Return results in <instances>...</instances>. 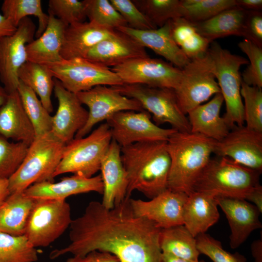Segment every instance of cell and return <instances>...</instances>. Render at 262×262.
<instances>
[{
	"mask_svg": "<svg viewBox=\"0 0 262 262\" xmlns=\"http://www.w3.org/2000/svg\"><path fill=\"white\" fill-rule=\"evenodd\" d=\"M126 198L112 209L98 201L90 202L83 213L72 219L70 243L49 254L53 260L66 254L83 256L95 250L105 251L120 262H161V229L135 215Z\"/></svg>",
	"mask_w": 262,
	"mask_h": 262,
	"instance_id": "1",
	"label": "cell"
},
{
	"mask_svg": "<svg viewBox=\"0 0 262 262\" xmlns=\"http://www.w3.org/2000/svg\"><path fill=\"white\" fill-rule=\"evenodd\" d=\"M127 174L126 198L138 191L151 199L167 189L170 159L166 141L138 142L121 147Z\"/></svg>",
	"mask_w": 262,
	"mask_h": 262,
	"instance_id": "2",
	"label": "cell"
},
{
	"mask_svg": "<svg viewBox=\"0 0 262 262\" xmlns=\"http://www.w3.org/2000/svg\"><path fill=\"white\" fill-rule=\"evenodd\" d=\"M215 140L192 132L176 131L166 141L170 159L167 189L189 195L210 160Z\"/></svg>",
	"mask_w": 262,
	"mask_h": 262,
	"instance_id": "3",
	"label": "cell"
},
{
	"mask_svg": "<svg viewBox=\"0 0 262 262\" xmlns=\"http://www.w3.org/2000/svg\"><path fill=\"white\" fill-rule=\"evenodd\" d=\"M261 173L229 158L211 159L196 179L193 192L245 199L249 192L260 183Z\"/></svg>",
	"mask_w": 262,
	"mask_h": 262,
	"instance_id": "4",
	"label": "cell"
},
{
	"mask_svg": "<svg viewBox=\"0 0 262 262\" xmlns=\"http://www.w3.org/2000/svg\"><path fill=\"white\" fill-rule=\"evenodd\" d=\"M66 145L51 131L35 137L21 165L8 179L10 194L24 192L36 183L54 182Z\"/></svg>",
	"mask_w": 262,
	"mask_h": 262,
	"instance_id": "5",
	"label": "cell"
},
{
	"mask_svg": "<svg viewBox=\"0 0 262 262\" xmlns=\"http://www.w3.org/2000/svg\"><path fill=\"white\" fill-rule=\"evenodd\" d=\"M208 51L213 62L216 79L226 104V113L223 117L230 130L236 125L243 126L242 80L239 70L249 62L242 56L231 53L217 42H213Z\"/></svg>",
	"mask_w": 262,
	"mask_h": 262,
	"instance_id": "6",
	"label": "cell"
},
{
	"mask_svg": "<svg viewBox=\"0 0 262 262\" xmlns=\"http://www.w3.org/2000/svg\"><path fill=\"white\" fill-rule=\"evenodd\" d=\"M112 140L110 130L106 122L87 136L74 138L66 145L54 178L66 173L87 178L93 177L100 170L101 161Z\"/></svg>",
	"mask_w": 262,
	"mask_h": 262,
	"instance_id": "7",
	"label": "cell"
},
{
	"mask_svg": "<svg viewBox=\"0 0 262 262\" xmlns=\"http://www.w3.org/2000/svg\"><path fill=\"white\" fill-rule=\"evenodd\" d=\"M122 95L137 100L152 115L157 126L165 123L181 132H191L186 115L180 110L173 90L139 84L113 86Z\"/></svg>",
	"mask_w": 262,
	"mask_h": 262,
	"instance_id": "8",
	"label": "cell"
},
{
	"mask_svg": "<svg viewBox=\"0 0 262 262\" xmlns=\"http://www.w3.org/2000/svg\"><path fill=\"white\" fill-rule=\"evenodd\" d=\"M173 91L179 106L185 115L212 96L220 93L214 63L208 51L191 60L181 69L180 80Z\"/></svg>",
	"mask_w": 262,
	"mask_h": 262,
	"instance_id": "9",
	"label": "cell"
},
{
	"mask_svg": "<svg viewBox=\"0 0 262 262\" xmlns=\"http://www.w3.org/2000/svg\"><path fill=\"white\" fill-rule=\"evenodd\" d=\"M72 220L66 200L34 199L24 235L34 247H46L69 228Z\"/></svg>",
	"mask_w": 262,
	"mask_h": 262,
	"instance_id": "10",
	"label": "cell"
},
{
	"mask_svg": "<svg viewBox=\"0 0 262 262\" xmlns=\"http://www.w3.org/2000/svg\"><path fill=\"white\" fill-rule=\"evenodd\" d=\"M47 66L54 78L59 81L66 89L75 94L98 85L115 86L124 84L110 68L84 58L63 59Z\"/></svg>",
	"mask_w": 262,
	"mask_h": 262,
	"instance_id": "11",
	"label": "cell"
},
{
	"mask_svg": "<svg viewBox=\"0 0 262 262\" xmlns=\"http://www.w3.org/2000/svg\"><path fill=\"white\" fill-rule=\"evenodd\" d=\"M146 110L123 111L115 114L105 122L109 127L112 139L124 147L138 142L167 141L177 131L162 128L152 121Z\"/></svg>",
	"mask_w": 262,
	"mask_h": 262,
	"instance_id": "12",
	"label": "cell"
},
{
	"mask_svg": "<svg viewBox=\"0 0 262 262\" xmlns=\"http://www.w3.org/2000/svg\"><path fill=\"white\" fill-rule=\"evenodd\" d=\"M76 94L81 103L88 108L86 123L76 134V139L85 136L95 125L119 112L144 110L137 100L122 95L113 86L98 85Z\"/></svg>",
	"mask_w": 262,
	"mask_h": 262,
	"instance_id": "13",
	"label": "cell"
},
{
	"mask_svg": "<svg viewBox=\"0 0 262 262\" xmlns=\"http://www.w3.org/2000/svg\"><path fill=\"white\" fill-rule=\"evenodd\" d=\"M35 29L32 20L26 17L13 34L0 38V81L8 94L17 90L18 72L27 61L26 46L34 40Z\"/></svg>",
	"mask_w": 262,
	"mask_h": 262,
	"instance_id": "14",
	"label": "cell"
},
{
	"mask_svg": "<svg viewBox=\"0 0 262 262\" xmlns=\"http://www.w3.org/2000/svg\"><path fill=\"white\" fill-rule=\"evenodd\" d=\"M110 68L124 84H139L172 90L177 86L181 75V69L149 56L132 59Z\"/></svg>",
	"mask_w": 262,
	"mask_h": 262,
	"instance_id": "15",
	"label": "cell"
},
{
	"mask_svg": "<svg viewBox=\"0 0 262 262\" xmlns=\"http://www.w3.org/2000/svg\"><path fill=\"white\" fill-rule=\"evenodd\" d=\"M213 153L262 172V132L236 125L223 139L214 141Z\"/></svg>",
	"mask_w": 262,
	"mask_h": 262,
	"instance_id": "16",
	"label": "cell"
},
{
	"mask_svg": "<svg viewBox=\"0 0 262 262\" xmlns=\"http://www.w3.org/2000/svg\"><path fill=\"white\" fill-rule=\"evenodd\" d=\"M188 195L168 189L148 201L130 198L134 214L164 229L183 225L182 211Z\"/></svg>",
	"mask_w": 262,
	"mask_h": 262,
	"instance_id": "17",
	"label": "cell"
},
{
	"mask_svg": "<svg viewBox=\"0 0 262 262\" xmlns=\"http://www.w3.org/2000/svg\"><path fill=\"white\" fill-rule=\"evenodd\" d=\"M54 82L53 91L58 107L52 116L51 132L66 145L85 125L88 112L76 94L66 89L56 79H54Z\"/></svg>",
	"mask_w": 262,
	"mask_h": 262,
	"instance_id": "18",
	"label": "cell"
},
{
	"mask_svg": "<svg viewBox=\"0 0 262 262\" xmlns=\"http://www.w3.org/2000/svg\"><path fill=\"white\" fill-rule=\"evenodd\" d=\"M145 48L129 35L116 30L95 46L86 59L110 68L132 59L148 57Z\"/></svg>",
	"mask_w": 262,
	"mask_h": 262,
	"instance_id": "19",
	"label": "cell"
},
{
	"mask_svg": "<svg viewBox=\"0 0 262 262\" xmlns=\"http://www.w3.org/2000/svg\"><path fill=\"white\" fill-rule=\"evenodd\" d=\"M216 197L230 229L229 246L232 249H236L246 241L252 231L262 228L259 219L261 213L256 206L244 199Z\"/></svg>",
	"mask_w": 262,
	"mask_h": 262,
	"instance_id": "20",
	"label": "cell"
},
{
	"mask_svg": "<svg viewBox=\"0 0 262 262\" xmlns=\"http://www.w3.org/2000/svg\"><path fill=\"white\" fill-rule=\"evenodd\" d=\"M103 183L101 202L108 209L120 204L126 198L128 187L127 174L121 158V147L112 139L101 163Z\"/></svg>",
	"mask_w": 262,
	"mask_h": 262,
	"instance_id": "21",
	"label": "cell"
},
{
	"mask_svg": "<svg viewBox=\"0 0 262 262\" xmlns=\"http://www.w3.org/2000/svg\"><path fill=\"white\" fill-rule=\"evenodd\" d=\"M102 195L103 183L100 175L87 178L79 174L65 177L57 182L44 181L34 183L24 191L34 198L66 200L71 196L89 192Z\"/></svg>",
	"mask_w": 262,
	"mask_h": 262,
	"instance_id": "22",
	"label": "cell"
},
{
	"mask_svg": "<svg viewBox=\"0 0 262 262\" xmlns=\"http://www.w3.org/2000/svg\"><path fill=\"white\" fill-rule=\"evenodd\" d=\"M116 30L129 35L145 48L152 49L178 68L182 69L190 61L174 41L170 21L153 29L138 30L125 26Z\"/></svg>",
	"mask_w": 262,
	"mask_h": 262,
	"instance_id": "23",
	"label": "cell"
},
{
	"mask_svg": "<svg viewBox=\"0 0 262 262\" xmlns=\"http://www.w3.org/2000/svg\"><path fill=\"white\" fill-rule=\"evenodd\" d=\"M115 30L88 21L71 24L66 27L61 51L63 59L85 58L98 43L109 36Z\"/></svg>",
	"mask_w": 262,
	"mask_h": 262,
	"instance_id": "24",
	"label": "cell"
},
{
	"mask_svg": "<svg viewBox=\"0 0 262 262\" xmlns=\"http://www.w3.org/2000/svg\"><path fill=\"white\" fill-rule=\"evenodd\" d=\"M218 206L215 196L203 192H192L188 195L183 208V224L195 237L206 233L218 221Z\"/></svg>",
	"mask_w": 262,
	"mask_h": 262,
	"instance_id": "25",
	"label": "cell"
},
{
	"mask_svg": "<svg viewBox=\"0 0 262 262\" xmlns=\"http://www.w3.org/2000/svg\"><path fill=\"white\" fill-rule=\"evenodd\" d=\"M0 135L30 145L35 138L33 126L17 90L8 94L0 108Z\"/></svg>",
	"mask_w": 262,
	"mask_h": 262,
	"instance_id": "26",
	"label": "cell"
},
{
	"mask_svg": "<svg viewBox=\"0 0 262 262\" xmlns=\"http://www.w3.org/2000/svg\"><path fill=\"white\" fill-rule=\"evenodd\" d=\"M224 99L220 93L208 102L195 107L188 114L191 132L204 135L215 141L223 139L230 131L220 115Z\"/></svg>",
	"mask_w": 262,
	"mask_h": 262,
	"instance_id": "27",
	"label": "cell"
},
{
	"mask_svg": "<svg viewBox=\"0 0 262 262\" xmlns=\"http://www.w3.org/2000/svg\"><path fill=\"white\" fill-rule=\"evenodd\" d=\"M46 29L40 36L26 46L27 61L49 66L61 61V51L66 27L50 14Z\"/></svg>",
	"mask_w": 262,
	"mask_h": 262,
	"instance_id": "28",
	"label": "cell"
},
{
	"mask_svg": "<svg viewBox=\"0 0 262 262\" xmlns=\"http://www.w3.org/2000/svg\"><path fill=\"white\" fill-rule=\"evenodd\" d=\"M247 12L248 11L235 6L221 12L207 20L193 23L197 31L210 42L230 35L246 38Z\"/></svg>",
	"mask_w": 262,
	"mask_h": 262,
	"instance_id": "29",
	"label": "cell"
},
{
	"mask_svg": "<svg viewBox=\"0 0 262 262\" xmlns=\"http://www.w3.org/2000/svg\"><path fill=\"white\" fill-rule=\"evenodd\" d=\"M34 200L24 192L10 194L0 206V232L16 236L24 235Z\"/></svg>",
	"mask_w": 262,
	"mask_h": 262,
	"instance_id": "30",
	"label": "cell"
},
{
	"mask_svg": "<svg viewBox=\"0 0 262 262\" xmlns=\"http://www.w3.org/2000/svg\"><path fill=\"white\" fill-rule=\"evenodd\" d=\"M19 81L31 88L39 98L44 107L53 111L51 96L54 89L53 74L47 66L27 61L18 72Z\"/></svg>",
	"mask_w": 262,
	"mask_h": 262,
	"instance_id": "31",
	"label": "cell"
},
{
	"mask_svg": "<svg viewBox=\"0 0 262 262\" xmlns=\"http://www.w3.org/2000/svg\"><path fill=\"white\" fill-rule=\"evenodd\" d=\"M159 244L162 252L192 261H198L196 240L184 225L161 229Z\"/></svg>",
	"mask_w": 262,
	"mask_h": 262,
	"instance_id": "32",
	"label": "cell"
},
{
	"mask_svg": "<svg viewBox=\"0 0 262 262\" xmlns=\"http://www.w3.org/2000/svg\"><path fill=\"white\" fill-rule=\"evenodd\" d=\"M170 24L174 41L190 60L208 52L211 42L197 31L193 22L179 17L171 20Z\"/></svg>",
	"mask_w": 262,
	"mask_h": 262,
	"instance_id": "33",
	"label": "cell"
},
{
	"mask_svg": "<svg viewBox=\"0 0 262 262\" xmlns=\"http://www.w3.org/2000/svg\"><path fill=\"white\" fill-rule=\"evenodd\" d=\"M1 10L2 15L16 27L28 16L36 17L38 27L35 36L37 38L43 33L48 24L49 16L43 12L40 0H4Z\"/></svg>",
	"mask_w": 262,
	"mask_h": 262,
	"instance_id": "34",
	"label": "cell"
},
{
	"mask_svg": "<svg viewBox=\"0 0 262 262\" xmlns=\"http://www.w3.org/2000/svg\"><path fill=\"white\" fill-rule=\"evenodd\" d=\"M17 91L23 108L33 126L35 137L50 132L52 116L44 107L36 94L20 81Z\"/></svg>",
	"mask_w": 262,
	"mask_h": 262,
	"instance_id": "35",
	"label": "cell"
},
{
	"mask_svg": "<svg viewBox=\"0 0 262 262\" xmlns=\"http://www.w3.org/2000/svg\"><path fill=\"white\" fill-rule=\"evenodd\" d=\"M38 251L25 235L0 232V262H36Z\"/></svg>",
	"mask_w": 262,
	"mask_h": 262,
	"instance_id": "36",
	"label": "cell"
},
{
	"mask_svg": "<svg viewBox=\"0 0 262 262\" xmlns=\"http://www.w3.org/2000/svg\"><path fill=\"white\" fill-rule=\"evenodd\" d=\"M181 17L193 23L207 20L236 6V0H180Z\"/></svg>",
	"mask_w": 262,
	"mask_h": 262,
	"instance_id": "37",
	"label": "cell"
},
{
	"mask_svg": "<svg viewBox=\"0 0 262 262\" xmlns=\"http://www.w3.org/2000/svg\"><path fill=\"white\" fill-rule=\"evenodd\" d=\"M137 8L157 28L181 17L179 0H132Z\"/></svg>",
	"mask_w": 262,
	"mask_h": 262,
	"instance_id": "38",
	"label": "cell"
},
{
	"mask_svg": "<svg viewBox=\"0 0 262 262\" xmlns=\"http://www.w3.org/2000/svg\"><path fill=\"white\" fill-rule=\"evenodd\" d=\"M86 17L89 21L116 30L127 26L118 11L108 0H84Z\"/></svg>",
	"mask_w": 262,
	"mask_h": 262,
	"instance_id": "39",
	"label": "cell"
},
{
	"mask_svg": "<svg viewBox=\"0 0 262 262\" xmlns=\"http://www.w3.org/2000/svg\"><path fill=\"white\" fill-rule=\"evenodd\" d=\"M29 146L21 142H10L0 135V178L8 179L16 171Z\"/></svg>",
	"mask_w": 262,
	"mask_h": 262,
	"instance_id": "40",
	"label": "cell"
},
{
	"mask_svg": "<svg viewBox=\"0 0 262 262\" xmlns=\"http://www.w3.org/2000/svg\"><path fill=\"white\" fill-rule=\"evenodd\" d=\"M241 95L244 99V111L246 127L262 132V90L242 82Z\"/></svg>",
	"mask_w": 262,
	"mask_h": 262,
	"instance_id": "41",
	"label": "cell"
},
{
	"mask_svg": "<svg viewBox=\"0 0 262 262\" xmlns=\"http://www.w3.org/2000/svg\"><path fill=\"white\" fill-rule=\"evenodd\" d=\"M238 46L248 58L249 64L242 74L243 82L247 85L262 88V48L244 38Z\"/></svg>",
	"mask_w": 262,
	"mask_h": 262,
	"instance_id": "42",
	"label": "cell"
},
{
	"mask_svg": "<svg viewBox=\"0 0 262 262\" xmlns=\"http://www.w3.org/2000/svg\"><path fill=\"white\" fill-rule=\"evenodd\" d=\"M49 14L60 20L67 26L84 22L86 17L84 0H49Z\"/></svg>",
	"mask_w": 262,
	"mask_h": 262,
	"instance_id": "43",
	"label": "cell"
},
{
	"mask_svg": "<svg viewBox=\"0 0 262 262\" xmlns=\"http://www.w3.org/2000/svg\"><path fill=\"white\" fill-rule=\"evenodd\" d=\"M196 238L200 254L205 255L213 262H246L244 256L228 252L220 241L206 233L199 234Z\"/></svg>",
	"mask_w": 262,
	"mask_h": 262,
	"instance_id": "44",
	"label": "cell"
},
{
	"mask_svg": "<svg viewBox=\"0 0 262 262\" xmlns=\"http://www.w3.org/2000/svg\"><path fill=\"white\" fill-rule=\"evenodd\" d=\"M110 1L125 20L128 27L138 30L157 28L132 0H110Z\"/></svg>",
	"mask_w": 262,
	"mask_h": 262,
	"instance_id": "45",
	"label": "cell"
},
{
	"mask_svg": "<svg viewBox=\"0 0 262 262\" xmlns=\"http://www.w3.org/2000/svg\"><path fill=\"white\" fill-rule=\"evenodd\" d=\"M246 37L262 48L261 11H248L246 21Z\"/></svg>",
	"mask_w": 262,
	"mask_h": 262,
	"instance_id": "46",
	"label": "cell"
},
{
	"mask_svg": "<svg viewBox=\"0 0 262 262\" xmlns=\"http://www.w3.org/2000/svg\"><path fill=\"white\" fill-rule=\"evenodd\" d=\"M64 262H120L115 256L98 250L92 251L83 256H73Z\"/></svg>",
	"mask_w": 262,
	"mask_h": 262,
	"instance_id": "47",
	"label": "cell"
},
{
	"mask_svg": "<svg viewBox=\"0 0 262 262\" xmlns=\"http://www.w3.org/2000/svg\"><path fill=\"white\" fill-rule=\"evenodd\" d=\"M245 199L252 202L262 213V186L260 183L257 184L249 192Z\"/></svg>",
	"mask_w": 262,
	"mask_h": 262,
	"instance_id": "48",
	"label": "cell"
},
{
	"mask_svg": "<svg viewBox=\"0 0 262 262\" xmlns=\"http://www.w3.org/2000/svg\"><path fill=\"white\" fill-rule=\"evenodd\" d=\"M236 6L248 11H261L262 0H236Z\"/></svg>",
	"mask_w": 262,
	"mask_h": 262,
	"instance_id": "49",
	"label": "cell"
},
{
	"mask_svg": "<svg viewBox=\"0 0 262 262\" xmlns=\"http://www.w3.org/2000/svg\"><path fill=\"white\" fill-rule=\"evenodd\" d=\"M17 27L0 13V38L13 34L16 31Z\"/></svg>",
	"mask_w": 262,
	"mask_h": 262,
	"instance_id": "50",
	"label": "cell"
},
{
	"mask_svg": "<svg viewBox=\"0 0 262 262\" xmlns=\"http://www.w3.org/2000/svg\"><path fill=\"white\" fill-rule=\"evenodd\" d=\"M251 251L254 262H262V239L255 240L251 245Z\"/></svg>",
	"mask_w": 262,
	"mask_h": 262,
	"instance_id": "51",
	"label": "cell"
},
{
	"mask_svg": "<svg viewBox=\"0 0 262 262\" xmlns=\"http://www.w3.org/2000/svg\"><path fill=\"white\" fill-rule=\"evenodd\" d=\"M10 194L8 179L0 178V206Z\"/></svg>",
	"mask_w": 262,
	"mask_h": 262,
	"instance_id": "52",
	"label": "cell"
},
{
	"mask_svg": "<svg viewBox=\"0 0 262 262\" xmlns=\"http://www.w3.org/2000/svg\"><path fill=\"white\" fill-rule=\"evenodd\" d=\"M161 262H200L179 258L169 253L162 252Z\"/></svg>",
	"mask_w": 262,
	"mask_h": 262,
	"instance_id": "53",
	"label": "cell"
},
{
	"mask_svg": "<svg viewBox=\"0 0 262 262\" xmlns=\"http://www.w3.org/2000/svg\"><path fill=\"white\" fill-rule=\"evenodd\" d=\"M8 93L3 86H0V108L4 104L8 96Z\"/></svg>",
	"mask_w": 262,
	"mask_h": 262,
	"instance_id": "54",
	"label": "cell"
},
{
	"mask_svg": "<svg viewBox=\"0 0 262 262\" xmlns=\"http://www.w3.org/2000/svg\"><path fill=\"white\" fill-rule=\"evenodd\" d=\"M200 262H205L204 261H200Z\"/></svg>",
	"mask_w": 262,
	"mask_h": 262,
	"instance_id": "55",
	"label": "cell"
}]
</instances>
